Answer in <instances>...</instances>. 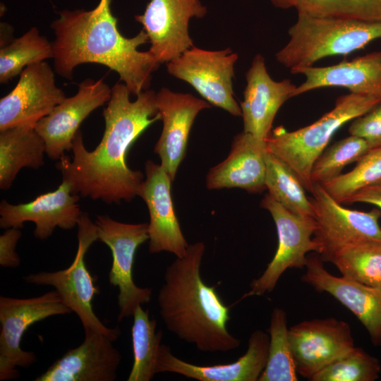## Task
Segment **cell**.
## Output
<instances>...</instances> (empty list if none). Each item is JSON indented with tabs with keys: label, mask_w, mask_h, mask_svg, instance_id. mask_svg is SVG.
<instances>
[{
	"label": "cell",
	"mask_w": 381,
	"mask_h": 381,
	"mask_svg": "<svg viewBox=\"0 0 381 381\" xmlns=\"http://www.w3.org/2000/svg\"><path fill=\"white\" fill-rule=\"evenodd\" d=\"M131 94L123 83L114 84L103 111L105 129L99 144L87 150L78 130L73 140V159L64 155L56 164L73 194L108 204L130 202L138 196L144 176L128 167L127 153L136 139L161 118L154 90L141 92L133 102Z\"/></svg>",
	"instance_id": "obj_1"
},
{
	"label": "cell",
	"mask_w": 381,
	"mask_h": 381,
	"mask_svg": "<svg viewBox=\"0 0 381 381\" xmlns=\"http://www.w3.org/2000/svg\"><path fill=\"white\" fill-rule=\"evenodd\" d=\"M111 0H100L90 11L63 10L51 25L55 71L68 80L74 68L95 63L116 72L131 93L137 96L149 89L152 73L161 65L149 52L138 48L149 42L144 30L133 37L121 34Z\"/></svg>",
	"instance_id": "obj_2"
},
{
	"label": "cell",
	"mask_w": 381,
	"mask_h": 381,
	"mask_svg": "<svg viewBox=\"0 0 381 381\" xmlns=\"http://www.w3.org/2000/svg\"><path fill=\"white\" fill-rule=\"evenodd\" d=\"M203 242L188 246L186 253L169 265L159 289V315L166 328L202 352H228L241 341L227 329L230 307L200 274Z\"/></svg>",
	"instance_id": "obj_3"
},
{
	"label": "cell",
	"mask_w": 381,
	"mask_h": 381,
	"mask_svg": "<svg viewBox=\"0 0 381 381\" xmlns=\"http://www.w3.org/2000/svg\"><path fill=\"white\" fill-rule=\"evenodd\" d=\"M381 103V97L350 92L336 100L334 107L315 122L293 131L278 127L266 138L267 151L289 165L305 189L312 193L313 165L342 126Z\"/></svg>",
	"instance_id": "obj_4"
},
{
	"label": "cell",
	"mask_w": 381,
	"mask_h": 381,
	"mask_svg": "<svg viewBox=\"0 0 381 381\" xmlns=\"http://www.w3.org/2000/svg\"><path fill=\"white\" fill-rule=\"evenodd\" d=\"M289 40L276 54V60L290 70L313 66L332 56L346 55L381 38V24L318 17L298 12L289 30Z\"/></svg>",
	"instance_id": "obj_5"
},
{
	"label": "cell",
	"mask_w": 381,
	"mask_h": 381,
	"mask_svg": "<svg viewBox=\"0 0 381 381\" xmlns=\"http://www.w3.org/2000/svg\"><path fill=\"white\" fill-rule=\"evenodd\" d=\"M77 226L78 250L72 263L64 270L28 274L24 280L29 284L53 286L64 303L78 315L85 331L102 333L115 341L121 330L105 326L93 310L92 301L99 290L85 262L87 250L98 240L96 224L88 214L82 212Z\"/></svg>",
	"instance_id": "obj_6"
},
{
	"label": "cell",
	"mask_w": 381,
	"mask_h": 381,
	"mask_svg": "<svg viewBox=\"0 0 381 381\" xmlns=\"http://www.w3.org/2000/svg\"><path fill=\"white\" fill-rule=\"evenodd\" d=\"M72 311L62 301L56 290L37 297L14 298L0 297V380L17 379V367L28 368L36 361L32 351L20 345L28 327L47 318Z\"/></svg>",
	"instance_id": "obj_7"
},
{
	"label": "cell",
	"mask_w": 381,
	"mask_h": 381,
	"mask_svg": "<svg viewBox=\"0 0 381 381\" xmlns=\"http://www.w3.org/2000/svg\"><path fill=\"white\" fill-rule=\"evenodd\" d=\"M98 240L106 244L112 255L109 283L119 289L118 321L133 316L138 306L151 301L152 290L138 286L133 280L135 255L147 240L148 223L127 224L107 215H98L95 222Z\"/></svg>",
	"instance_id": "obj_8"
},
{
	"label": "cell",
	"mask_w": 381,
	"mask_h": 381,
	"mask_svg": "<svg viewBox=\"0 0 381 381\" xmlns=\"http://www.w3.org/2000/svg\"><path fill=\"white\" fill-rule=\"evenodd\" d=\"M238 58L230 48L211 51L193 46L166 65L170 75L190 85L211 105L240 116L233 90Z\"/></svg>",
	"instance_id": "obj_9"
},
{
	"label": "cell",
	"mask_w": 381,
	"mask_h": 381,
	"mask_svg": "<svg viewBox=\"0 0 381 381\" xmlns=\"http://www.w3.org/2000/svg\"><path fill=\"white\" fill-rule=\"evenodd\" d=\"M311 193L315 222L313 238L323 262H329L337 250L350 243L366 239L381 241L379 208L369 212L346 208L321 184H314Z\"/></svg>",
	"instance_id": "obj_10"
},
{
	"label": "cell",
	"mask_w": 381,
	"mask_h": 381,
	"mask_svg": "<svg viewBox=\"0 0 381 381\" xmlns=\"http://www.w3.org/2000/svg\"><path fill=\"white\" fill-rule=\"evenodd\" d=\"M260 206L272 217L278 246L263 273L251 282L250 291L242 298L272 292L287 269L303 268L307 254L318 252V246L313 238L315 229L314 218L303 217L290 212L268 193L261 200Z\"/></svg>",
	"instance_id": "obj_11"
},
{
	"label": "cell",
	"mask_w": 381,
	"mask_h": 381,
	"mask_svg": "<svg viewBox=\"0 0 381 381\" xmlns=\"http://www.w3.org/2000/svg\"><path fill=\"white\" fill-rule=\"evenodd\" d=\"M206 13L207 8L200 0H150L135 20L142 24L148 36V51L162 64L193 47L188 30L190 20L201 18Z\"/></svg>",
	"instance_id": "obj_12"
},
{
	"label": "cell",
	"mask_w": 381,
	"mask_h": 381,
	"mask_svg": "<svg viewBox=\"0 0 381 381\" xmlns=\"http://www.w3.org/2000/svg\"><path fill=\"white\" fill-rule=\"evenodd\" d=\"M66 98L46 61L28 66L16 87L0 99V131L16 126L35 128Z\"/></svg>",
	"instance_id": "obj_13"
},
{
	"label": "cell",
	"mask_w": 381,
	"mask_h": 381,
	"mask_svg": "<svg viewBox=\"0 0 381 381\" xmlns=\"http://www.w3.org/2000/svg\"><path fill=\"white\" fill-rule=\"evenodd\" d=\"M288 335L297 373L308 380L355 346L349 325L334 318L302 321Z\"/></svg>",
	"instance_id": "obj_14"
},
{
	"label": "cell",
	"mask_w": 381,
	"mask_h": 381,
	"mask_svg": "<svg viewBox=\"0 0 381 381\" xmlns=\"http://www.w3.org/2000/svg\"><path fill=\"white\" fill-rule=\"evenodd\" d=\"M111 87L104 78H87L78 85V92L66 97L46 116L35 129L44 141L46 154L59 160L65 151L72 149L73 138L82 122L96 109L108 102Z\"/></svg>",
	"instance_id": "obj_15"
},
{
	"label": "cell",
	"mask_w": 381,
	"mask_h": 381,
	"mask_svg": "<svg viewBox=\"0 0 381 381\" xmlns=\"http://www.w3.org/2000/svg\"><path fill=\"white\" fill-rule=\"evenodd\" d=\"M145 179L138 196L146 203L148 223L149 252H169L176 258L186 253L188 243L176 217L171 195L173 181L161 164L147 160L145 164Z\"/></svg>",
	"instance_id": "obj_16"
},
{
	"label": "cell",
	"mask_w": 381,
	"mask_h": 381,
	"mask_svg": "<svg viewBox=\"0 0 381 381\" xmlns=\"http://www.w3.org/2000/svg\"><path fill=\"white\" fill-rule=\"evenodd\" d=\"M70 183L62 180L54 191L39 195L28 203L12 205L3 200L0 203V226L21 229L25 222L35 225L34 235L39 239L50 237L56 227L69 230L78 225L82 214L78 200Z\"/></svg>",
	"instance_id": "obj_17"
},
{
	"label": "cell",
	"mask_w": 381,
	"mask_h": 381,
	"mask_svg": "<svg viewBox=\"0 0 381 381\" xmlns=\"http://www.w3.org/2000/svg\"><path fill=\"white\" fill-rule=\"evenodd\" d=\"M156 106L163 128L154 152L172 181L184 159L190 132L197 115L211 104L189 93L162 87L156 92Z\"/></svg>",
	"instance_id": "obj_18"
},
{
	"label": "cell",
	"mask_w": 381,
	"mask_h": 381,
	"mask_svg": "<svg viewBox=\"0 0 381 381\" xmlns=\"http://www.w3.org/2000/svg\"><path fill=\"white\" fill-rule=\"evenodd\" d=\"M305 283L319 292H326L346 307L367 329L375 346L381 345V287L330 274L320 256L308 255Z\"/></svg>",
	"instance_id": "obj_19"
},
{
	"label": "cell",
	"mask_w": 381,
	"mask_h": 381,
	"mask_svg": "<svg viewBox=\"0 0 381 381\" xmlns=\"http://www.w3.org/2000/svg\"><path fill=\"white\" fill-rule=\"evenodd\" d=\"M109 336L85 331L83 341L69 349L35 381H114L121 355Z\"/></svg>",
	"instance_id": "obj_20"
},
{
	"label": "cell",
	"mask_w": 381,
	"mask_h": 381,
	"mask_svg": "<svg viewBox=\"0 0 381 381\" xmlns=\"http://www.w3.org/2000/svg\"><path fill=\"white\" fill-rule=\"evenodd\" d=\"M269 334L255 330L248 339L246 352L233 363L197 365L174 356L169 346L159 348L156 374L172 373L199 381H258L265 370L269 353Z\"/></svg>",
	"instance_id": "obj_21"
},
{
	"label": "cell",
	"mask_w": 381,
	"mask_h": 381,
	"mask_svg": "<svg viewBox=\"0 0 381 381\" xmlns=\"http://www.w3.org/2000/svg\"><path fill=\"white\" fill-rule=\"evenodd\" d=\"M246 79L243 100L240 106L243 131L265 140L271 133L277 111L293 97L296 86L289 79L274 80L260 54L254 56Z\"/></svg>",
	"instance_id": "obj_22"
},
{
	"label": "cell",
	"mask_w": 381,
	"mask_h": 381,
	"mask_svg": "<svg viewBox=\"0 0 381 381\" xmlns=\"http://www.w3.org/2000/svg\"><path fill=\"white\" fill-rule=\"evenodd\" d=\"M265 140L244 131L237 134L227 157L206 175L209 190L238 188L250 193L267 190Z\"/></svg>",
	"instance_id": "obj_23"
},
{
	"label": "cell",
	"mask_w": 381,
	"mask_h": 381,
	"mask_svg": "<svg viewBox=\"0 0 381 381\" xmlns=\"http://www.w3.org/2000/svg\"><path fill=\"white\" fill-rule=\"evenodd\" d=\"M290 71L306 77L296 86L293 97L318 88L338 87L351 93L381 97V51L329 66L298 67Z\"/></svg>",
	"instance_id": "obj_24"
},
{
	"label": "cell",
	"mask_w": 381,
	"mask_h": 381,
	"mask_svg": "<svg viewBox=\"0 0 381 381\" xmlns=\"http://www.w3.org/2000/svg\"><path fill=\"white\" fill-rule=\"evenodd\" d=\"M45 143L35 128L16 126L0 131V188L8 190L19 171L44 165Z\"/></svg>",
	"instance_id": "obj_25"
},
{
	"label": "cell",
	"mask_w": 381,
	"mask_h": 381,
	"mask_svg": "<svg viewBox=\"0 0 381 381\" xmlns=\"http://www.w3.org/2000/svg\"><path fill=\"white\" fill-rule=\"evenodd\" d=\"M265 185L268 194L290 212L314 218L310 199L294 171L279 158L268 152L266 155Z\"/></svg>",
	"instance_id": "obj_26"
},
{
	"label": "cell",
	"mask_w": 381,
	"mask_h": 381,
	"mask_svg": "<svg viewBox=\"0 0 381 381\" xmlns=\"http://www.w3.org/2000/svg\"><path fill=\"white\" fill-rule=\"evenodd\" d=\"M131 328L133 362L128 381H150L156 374L157 353L163 333L156 330L157 321L142 306L135 309Z\"/></svg>",
	"instance_id": "obj_27"
},
{
	"label": "cell",
	"mask_w": 381,
	"mask_h": 381,
	"mask_svg": "<svg viewBox=\"0 0 381 381\" xmlns=\"http://www.w3.org/2000/svg\"><path fill=\"white\" fill-rule=\"evenodd\" d=\"M329 262L344 277L381 287V241L366 239L350 243L337 250Z\"/></svg>",
	"instance_id": "obj_28"
},
{
	"label": "cell",
	"mask_w": 381,
	"mask_h": 381,
	"mask_svg": "<svg viewBox=\"0 0 381 381\" xmlns=\"http://www.w3.org/2000/svg\"><path fill=\"white\" fill-rule=\"evenodd\" d=\"M53 58L52 42L32 27L22 36L13 39L0 49V83L4 84L23 68Z\"/></svg>",
	"instance_id": "obj_29"
},
{
	"label": "cell",
	"mask_w": 381,
	"mask_h": 381,
	"mask_svg": "<svg viewBox=\"0 0 381 381\" xmlns=\"http://www.w3.org/2000/svg\"><path fill=\"white\" fill-rule=\"evenodd\" d=\"M285 311L275 308L271 314L268 360L258 381H297L298 373L289 340Z\"/></svg>",
	"instance_id": "obj_30"
},
{
	"label": "cell",
	"mask_w": 381,
	"mask_h": 381,
	"mask_svg": "<svg viewBox=\"0 0 381 381\" xmlns=\"http://www.w3.org/2000/svg\"><path fill=\"white\" fill-rule=\"evenodd\" d=\"M370 149L364 139L353 135L326 148L313 165V184H323L338 177L346 166L357 162Z\"/></svg>",
	"instance_id": "obj_31"
},
{
	"label": "cell",
	"mask_w": 381,
	"mask_h": 381,
	"mask_svg": "<svg viewBox=\"0 0 381 381\" xmlns=\"http://www.w3.org/2000/svg\"><path fill=\"white\" fill-rule=\"evenodd\" d=\"M296 8L318 17L381 23V0H296Z\"/></svg>",
	"instance_id": "obj_32"
},
{
	"label": "cell",
	"mask_w": 381,
	"mask_h": 381,
	"mask_svg": "<svg viewBox=\"0 0 381 381\" xmlns=\"http://www.w3.org/2000/svg\"><path fill=\"white\" fill-rule=\"evenodd\" d=\"M381 372L379 360L356 346L315 374L310 381H374Z\"/></svg>",
	"instance_id": "obj_33"
},
{
	"label": "cell",
	"mask_w": 381,
	"mask_h": 381,
	"mask_svg": "<svg viewBox=\"0 0 381 381\" xmlns=\"http://www.w3.org/2000/svg\"><path fill=\"white\" fill-rule=\"evenodd\" d=\"M381 179V147L370 149L350 171L321 184L337 202L343 204L361 188Z\"/></svg>",
	"instance_id": "obj_34"
},
{
	"label": "cell",
	"mask_w": 381,
	"mask_h": 381,
	"mask_svg": "<svg viewBox=\"0 0 381 381\" xmlns=\"http://www.w3.org/2000/svg\"><path fill=\"white\" fill-rule=\"evenodd\" d=\"M349 132L364 139L370 149L381 147V103L353 119Z\"/></svg>",
	"instance_id": "obj_35"
},
{
	"label": "cell",
	"mask_w": 381,
	"mask_h": 381,
	"mask_svg": "<svg viewBox=\"0 0 381 381\" xmlns=\"http://www.w3.org/2000/svg\"><path fill=\"white\" fill-rule=\"evenodd\" d=\"M20 229L8 228L0 236V265L4 267L14 268L19 266L20 259L16 248L21 237Z\"/></svg>",
	"instance_id": "obj_36"
},
{
	"label": "cell",
	"mask_w": 381,
	"mask_h": 381,
	"mask_svg": "<svg viewBox=\"0 0 381 381\" xmlns=\"http://www.w3.org/2000/svg\"><path fill=\"white\" fill-rule=\"evenodd\" d=\"M368 203L381 210V179L358 190L343 204Z\"/></svg>",
	"instance_id": "obj_37"
},
{
	"label": "cell",
	"mask_w": 381,
	"mask_h": 381,
	"mask_svg": "<svg viewBox=\"0 0 381 381\" xmlns=\"http://www.w3.org/2000/svg\"><path fill=\"white\" fill-rule=\"evenodd\" d=\"M275 7L282 9L296 8V0H269Z\"/></svg>",
	"instance_id": "obj_38"
}]
</instances>
